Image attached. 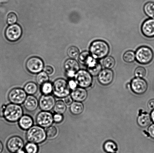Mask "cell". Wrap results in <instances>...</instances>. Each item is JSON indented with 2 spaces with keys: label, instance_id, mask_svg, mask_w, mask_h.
Returning <instances> with one entry per match:
<instances>
[{
  "label": "cell",
  "instance_id": "6da1fadb",
  "mask_svg": "<svg viewBox=\"0 0 154 153\" xmlns=\"http://www.w3.org/2000/svg\"><path fill=\"white\" fill-rule=\"evenodd\" d=\"M109 46L106 42L102 40L93 41L90 47V53L96 59L105 57L109 52Z\"/></svg>",
  "mask_w": 154,
  "mask_h": 153
},
{
  "label": "cell",
  "instance_id": "7a4b0ae2",
  "mask_svg": "<svg viewBox=\"0 0 154 153\" xmlns=\"http://www.w3.org/2000/svg\"><path fill=\"white\" fill-rule=\"evenodd\" d=\"M23 114V110L20 105L10 103L5 106L3 115L6 120L11 122L19 121Z\"/></svg>",
  "mask_w": 154,
  "mask_h": 153
},
{
  "label": "cell",
  "instance_id": "3957f363",
  "mask_svg": "<svg viewBox=\"0 0 154 153\" xmlns=\"http://www.w3.org/2000/svg\"><path fill=\"white\" fill-rule=\"evenodd\" d=\"M26 138L29 142L37 144L43 143L47 138L46 130L39 125H33L26 133Z\"/></svg>",
  "mask_w": 154,
  "mask_h": 153
},
{
  "label": "cell",
  "instance_id": "277c9868",
  "mask_svg": "<svg viewBox=\"0 0 154 153\" xmlns=\"http://www.w3.org/2000/svg\"><path fill=\"white\" fill-rule=\"evenodd\" d=\"M70 90L68 82L64 79H57L53 84V93L58 98H64L70 95Z\"/></svg>",
  "mask_w": 154,
  "mask_h": 153
},
{
  "label": "cell",
  "instance_id": "5b68a950",
  "mask_svg": "<svg viewBox=\"0 0 154 153\" xmlns=\"http://www.w3.org/2000/svg\"><path fill=\"white\" fill-rule=\"evenodd\" d=\"M153 51L147 46H143L138 48L135 53L137 61L141 64L149 63L153 60Z\"/></svg>",
  "mask_w": 154,
  "mask_h": 153
},
{
  "label": "cell",
  "instance_id": "8992f818",
  "mask_svg": "<svg viewBox=\"0 0 154 153\" xmlns=\"http://www.w3.org/2000/svg\"><path fill=\"white\" fill-rule=\"evenodd\" d=\"M75 81L78 86L84 88L90 87L93 83V78L87 70H80L74 76Z\"/></svg>",
  "mask_w": 154,
  "mask_h": 153
},
{
  "label": "cell",
  "instance_id": "52a82bcc",
  "mask_svg": "<svg viewBox=\"0 0 154 153\" xmlns=\"http://www.w3.org/2000/svg\"><path fill=\"white\" fill-rule=\"evenodd\" d=\"M27 96L24 89L16 88H13L9 93L8 99L11 103L17 104H23Z\"/></svg>",
  "mask_w": 154,
  "mask_h": 153
},
{
  "label": "cell",
  "instance_id": "ba28073f",
  "mask_svg": "<svg viewBox=\"0 0 154 153\" xmlns=\"http://www.w3.org/2000/svg\"><path fill=\"white\" fill-rule=\"evenodd\" d=\"M27 70L32 74H37L43 70L44 64L40 58L33 57L27 60L26 64Z\"/></svg>",
  "mask_w": 154,
  "mask_h": 153
},
{
  "label": "cell",
  "instance_id": "9c48e42d",
  "mask_svg": "<svg viewBox=\"0 0 154 153\" xmlns=\"http://www.w3.org/2000/svg\"><path fill=\"white\" fill-rule=\"evenodd\" d=\"M22 34V28L18 24L10 25L6 28L5 31L6 38L12 42L17 41L20 38Z\"/></svg>",
  "mask_w": 154,
  "mask_h": 153
},
{
  "label": "cell",
  "instance_id": "30bf717a",
  "mask_svg": "<svg viewBox=\"0 0 154 153\" xmlns=\"http://www.w3.org/2000/svg\"><path fill=\"white\" fill-rule=\"evenodd\" d=\"M36 121L38 125L44 128H48L54 122L53 115L49 111L42 110L38 114Z\"/></svg>",
  "mask_w": 154,
  "mask_h": 153
},
{
  "label": "cell",
  "instance_id": "8fae6325",
  "mask_svg": "<svg viewBox=\"0 0 154 153\" xmlns=\"http://www.w3.org/2000/svg\"><path fill=\"white\" fill-rule=\"evenodd\" d=\"M24 142L20 137L13 136L8 140L7 147L9 152L11 153H17L22 150L24 147Z\"/></svg>",
  "mask_w": 154,
  "mask_h": 153
},
{
  "label": "cell",
  "instance_id": "7c38bea8",
  "mask_svg": "<svg viewBox=\"0 0 154 153\" xmlns=\"http://www.w3.org/2000/svg\"><path fill=\"white\" fill-rule=\"evenodd\" d=\"M38 101L40 109L45 111H50L52 110L56 102L55 97L51 94H43Z\"/></svg>",
  "mask_w": 154,
  "mask_h": 153
},
{
  "label": "cell",
  "instance_id": "4fadbf2b",
  "mask_svg": "<svg viewBox=\"0 0 154 153\" xmlns=\"http://www.w3.org/2000/svg\"><path fill=\"white\" fill-rule=\"evenodd\" d=\"M131 87L133 92L138 95H141L147 91L148 84L146 81L142 78H136L131 81Z\"/></svg>",
  "mask_w": 154,
  "mask_h": 153
},
{
  "label": "cell",
  "instance_id": "5bb4252c",
  "mask_svg": "<svg viewBox=\"0 0 154 153\" xmlns=\"http://www.w3.org/2000/svg\"><path fill=\"white\" fill-rule=\"evenodd\" d=\"M64 67L67 76L70 78L74 77L80 68L78 61L73 59L67 60L64 63Z\"/></svg>",
  "mask_w": 154,
  "mask_h": 153
},
{
  "label": "cell",
  "instance_id": "9a60e30c",
  "mask_svg": "<svg viewBox=\"0 0 154 153\" xmlns=\"http://www.w3.org/2000/svg\"><path fill=\"white\" fill-rule=\"evenodd\" d=\"M114 74L112 70L106 69L101 70L98 75V80L101 84L106 86L112 82Z\"/></svg>",
  "mask_w": 154,
  "mask_h": 153
},
{
  "label": "cell",
  "instance_id": "2e32d148",
  "mask_svg": "<svg viewBox=\"0 0 154 153\" xmlns=\"http://www.w3.org/2000/svg\"><path fill=\"white\" fill-rule=\"evenodd\" d=\"M23 104L26 110L28 112H33L38 108L39 101L34 95H29L27 96Z\"/></svg>",
  "mask_w": 154,
  "mask_h": 153
},
{
  "label": "cell",
  "instance_id": "e0dca14e",
  "mask_svg": "<svg viewBox=\"0 0 154 153\" xmlns=\"http://www.w3.org/2000/svg\"><path fill=\"white\" fill-rule=\"evenodd\" d=\"M141 31L146 37H154V19L152 18L145 21L142 25Z\"/></svg>",
  "mask_w": 154,
  "mask_h": 153
},
{
  "label": "cell",
  "instance_id": "ac0fdd59",
  "mask_svg": "<svg viewBox=\"0 0 154 153\" xmlns=\"http://www.w3.org/2000/svg\"><path fill=\"white\" fill-rule=\"evenodd\" d=\"M71 96L75 101L82 102L85 101L88 97V93L85 88L81 87L77 88L71 93Z\"/></svg>",
  "mask_w": 154,
  "mask_h": 153
},
{
  "label": "cell",
  "instance_id": "d6986e66",
  "mask_svg": "<svg viewBox=\"0 0 154 153\" xmlns=\"http://www.w3.org/2000/svg\"><path fill=\"white\" fill-rule=\"evenodd\" d=\"M87 71L92 76H98L102 70V67L97 59L93 58V59L88 64Z\"/></svg>",
  "mask_w": 154,
  "mask_h": 153
},
{
  "label": "cell",
  "instance_id": "ffe728a7",
  "mask_svg": "<svg viewBox=\"0 0 154 153\" xmlns=\"http://www.w3.org/2000/svg\"><path fill=\"white\" fill-rule=\"evenodd\" d=\"M34 120L32 117L28 115H23L19 120V125L23 130H28L32 126Z\"/></svg>",
  "mask_w": 154,
  "mask_h": 153
},
{
  "label": "cell",
  "instance_id": "44dd1931",
  "mask_svg": "<svg viewBox=\"0 0 154 153\" xmlns=\"http://www.w3.org/2000/svg\"><path fill=\"white\" fill-rule=\"evenodd\" d=\"M150 115L146 112H144L140 115L137 118V122L138 125L142 128L148 126L151 122Z\"/></svg>",
  "mask_w": 154,
  "mask_h": 153
},
{
  "label": "cell",
  "instance_id": "7402d4cb",
  "mask_svg": "<svg viewBox=\"0 0 154 153\" xmlns=\"http://www.w3.org/2000/svg\"><path fill=\"white\" fill-rule=\"evenodd\" d=\"M84 106L82 102L75 101L70 106V110L72 114L78 115L81 114L84 110Z\"/></svg>",
  "mask_w": 154,
  "mask_h": 153
},
{
  "label": "cell",
  "instance_id": "603a6c76",
  "mask_svg": "<svg viewBox=\"0 0 154 153\" xmlns=\"http://www.w3.org/2000/svg\"><path fill=\"white\" fill-rule=\"evenodd\" d=\"M23 89L29 95H34L37 93L38 87L37 84L33 82H29L26 84Z\"/></svg>",
  "mask_w": 154,
  "mask_h": 153
},
{
  "label": "cell",
  "instance_id": "cb8c5ba5",
  "mask_svg": "<svg viewBox=\"0 0 154 153\" xmlns=\"http://www.w3.org/2000/svg\"><path fill=\"white\" fill-rule=\"evenodd\" d=\"M94 58L90 52L87 51L82 52L79 56V61L83 65L87 66Z\"/></svg>",
  "mask_w": 154,
  "mask_h": 153
},
{
  "label": "cell",
  "instance_id": "d4e9b609",
  "mask_svg": "<svg viewBox=\"0 0 154 153\" xmlns=\"http://www.w3.org/2000/svg\"><path fill=\"white\" fill-rule=\"evenodd\" d=\"M53 109L56 113L63 115L65 113L67 110V105L64 103V101L59 100L56 102Z\"/></svg>",
  "mask_w": 154,
  "mask_h": 153
},
{
  "label": "cell",
  "instance_id": "484cf974",
  "mask_svg": "<svg viewBox=\"0 0 154 153\" xmlns=\"http://www.w3.org/2000/svg\"><path fill=\"white\" fill-rule=\"evenodd\" d=\"M103 148L106 152L108 153H115L118 150L117 145L114 142L111 140L105 142Z\"/></svg>",
  "mask_w": 154,
  "mask_h": 153
},
{
  "label": "cell",
  "instance_id": "4316f807",
  "mask_svg": "<svg viewBox=\"0 0 154 153\" xmlns=\"http://www.w3.org/2000/svg\"><path fill=\"white\" fill-rule=\"evenodd\" d=\"M49 77L48 75L44 71L38 73L36 76V81L38 84L42 85L43 84L49 81Z\"/></svg>",
  "mask_w": 154,
  "mask_h": 153
},
{
  "label": "cell",
  "instance_id": "83f0119b",
  "mask_svg": "<svg viewBox=\"0 0 154 153\" xmlns=\"http://www.w3.org/2000/svg\"><path fill=\"white\" fill-rule=\"evenodd\" d=\"M144 10L148 16L154 19V2L150 1L146 3L144 6Z\"/></svg>",
  "mask_w": 154,
  "mask_h": 153
},
{
  "label": "cell",
  "instance_id": "f1b7e54d",
  "mask_svg": "<svg viewBox=\"0 0 154 153\" xmlns=\"http://www.w3.org/2000/svg\"><path fill=\"white\" fill-rule=\"evenodd\" d=\"M116 61L114 58L111 56H106L103 61L104 67L106 69H112L115 65Z\"/></svg>",
  "mask_w": 154,
  "mask_h": 153
},
{
  "label": "cell",
  "instance_id": "f546056e",
  "mask_svg": "<svg viewBox=\"0 0 154 153\" xmlns=\"http://www.w3.org/2000/svg\"><path fill=\"white\" fill-rule=\"evenodd\" d=\"M41 87V91L43 94L48 95L51 94L52 93L53 84L49 81L42 84Z\"/></svg>",
  "mask_w": 154,
  "mask_h": 153
},
{
  "label": "cell",
  "instance_id": "4dcf8cb0",
  "mask_svg": "<svg viewBox=\"0 0 154 153\" xmlns=\"http://www.w3.org/2000/svg\"><path fill=\"white\" fill-rule=\"evenodd\" d=\"M46 132L47 138L50 139H54L56 137L58 134V130L55 127L51 125L47 128Z\"/></svg>",
  "mask_w": 154,
  "mask_h": 153
},
{
  "label": "cell",
  "instance_id": "1f68e13d",
  "mask_svg": "<svg viewBox=\"0 0 154 153\" xmlns=\"http://www.w3.org/2000/svg\"><path fill=\"white\" fill-rule=\"evenodd\" d=\"M135 58V54L132 51H128L124 54L123 59L127 63L133 62Z\"/></svg>",
  "mask_w": 154,
  "mask_h": 153
},
{
  "label": "cell",
  "instance_id": "d6a6232c",
  "mask_svg": "<svg viewBox=\"0 0 154 153\" xmlns=\"http://www.w3.org/2000/svg\"><path fill=\"white\" fill-rule=\"evenodd\" d=\"M25 150L27 153H37L38 148L36 144L29 142L25 145Z\"/></svg>",
  "mask_w": 154,
  "mask_h": 153
},
{
  "label": "cell",
  "instance_id": "836d02e7",
  "mask_svg": "<svg viewBox=\"0 0 154 153\" xmlns=\"http://www.w3.org/2000/svg\"><path fill=\"white\" fill-rule=\"evenodd\" d=\"M67 54L69 57L75 58L79 54V51L78 48L75 46H72L69 47L67 50Z\"/></svg>",
  "mask_w": 154,
  "mask_h": 153
},
{
  "label": "cell",
  "instance_id": "e575fe53",
  "mask_svg": "<svg viewBox=\"0 0 154 153\" xmlns=\"http://www.w3.org/2000/svg\"><path fill=\"white\" fill-rule=\"evenodd\" d=\"M134 74L136 77L143 78L146 74V69L143 67H138L136 69Z\"/></svg>",
  "mask_w": 154,
  "mask_h": 153
},
{
  "label": "cell",
  "instance_id": "d590c367",
  "mask_svg": "<svg viewBox=\"0 0 154 153\" xmlns=\"http://www.w3.org/2000/svg\"><path fill=\"white\" fill-rule=\"evenodd\" d=\"M17 20V16L16 13L13 12L9 13L7 16V22L9 25H12L16 23Z\"/></svg>",
  "mask_w": 154,
  "mask_h": 153
},
{
  "label": "cell",
  "instance_id": "8d00e7d4",
  "mask_svg": "<svg viewBox=\"0 0 154 153\" xmlns=\"http://www.w3.org/2000/svg\"><path fill=\"white\" fill-rule=\"evenodd\" d=\"M53 119L54 122L57 123H60L62 122L64 119V116L63 114L56 113L53 115Z\"/></svg>",
  "mask_w": 154,
  "mask_h": 153
},
{
  "label": "cell",
  "instance_id": "74e56055",
  "mask_svg": "<svg viewBox=\"0 0 154 153\" xmlns=\"http://www.w3.org/2000/svg\"><path fill=\"white\" fill-rule=\"evenodd\" d=\"M68 84L71 90H73L77 88V85L76 81L74 79H71L68 81Z\"/></svg>",
  "mask_w": 154,
  "mask_h": 153
},
{
  "label": "cell",
  "instance_id": "f35d334b",
  "mask_svg": "<svg viewBox=\"0 0 154 153\" xmlns=\"http://www.w3.org/2000/svg\"><path fill=\"white\" fill-rule=\"evenodd\" d=\"M73 99L71 95L67 96L64 98V102L67 106H70L73 102Z\"/></svg>",
  "mask_w": 154,
  "mask_h": 153
},
{
  "label": "cell",
  "instance_id": "ab89813d",
  "mask_svg": "<svg viewBox=\"0 0 154 153\" xmlns=\"http://www.w3.org/2000/svg\"><path fill=\"white\" fill-rule=\"evenodd\" d=\"M147 131L149 136L152 138L154 139V123L149 126Z\"/></svg>",
  "mask_w": 154,
  "mask_h": 153
},
{
  "label": "cell",
  "instance_id": "60d3db41",
  "mask_svg": "<svg viewBox=\"0 0 154 153\" xmlns=\"http://www.w3.org/2000/svg\"><path fill=\"white\" fill-rule=\"evenodd\" d=\"M44 71L48 75H52L54 73L53 68L51 66H46L44 69Z\"/></svg>",
  "mask_w": 154,
  "mask_h": 153
},
{
  "label": "cell",
  "instance_id": "b9f144b4",
  "mask_svg": "<svg viewBox=\"0 0 154 153\" xmlns=\"http://www.w3.org/2000/svg\"><path fill=\"white\" fill-rule=\"evenodd\" d=\"M147 106L150 110H152L154 109V99H152L149 100L148 102Z\"/></svg>",
  "mask_w": 154,
  "mask_h": 153
},
{
  "label": "cell",
  "instance_id": "7bdbcfd3",
  "mask_svg": "<svg viewBox=\"0 0 154 153\" xmlns=\"http://www.w3.org/2000/svg\"><path fill=\"white\" fill-rule=\"evenodd\" d=\"M150 115L152 121L154 123V109L152 110L151 112Z\"/></svg>",
  "mask_w": 154,
  "mask_h": 153
},
{
  "label": "cell",
  "instance_id": "ee69618b",
  "mask_svg": "<svg viewBox=\"0 0 154 153\" xmlns=\"http://www.w3.org/2000/svg\"><path fill=\"white\" fill-rule=\"evenodd\" d=\"M3 149H4V146L2 142L0 141V153L2 152Z\"/></svg>",
  "mask_w": 154,
  "mask_h": 153
},
{
  "label": "cell",
  "instance_id": "f6af8a7d",
  "mask_svg": "<svg viewBox=\"0 0 154 153\" xmlns=\"http://www.w3.org/2000/svg\"><path fill=\"white\" fill-rule=\"evenodd\" d=\"M17 153H26V152H25V151L21 150L19 152H18Z\"/></svg>",
  "mask_w": 154,
  "mask_h": 153
},
{
  "label": "cell",
  "instance_id": "bcb514c9",
  "mask_svg": "<svg viewBox=\"0 0 154 153\" xmlns=\"http://www.w3.org/2000/svg\"></svg>",
  "mask_w": 154,
  "mask_h": 153
}]
</instances>
